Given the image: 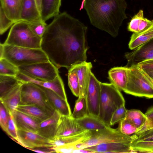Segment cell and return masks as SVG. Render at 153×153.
Returning <instances> with one entry per match:
<instances>
[{
  "label": "cell",
  "mask_w": 153,
  "mask_h": 153,
  "mask_svg": "<svg viewBox=\"0 0 153 153\" xmlns=\"http://www.w3.org/2000/svg\"><path fill=\"white\" fill-rule=\"evenodd\" d=\"M87 29L78 19L64 12L47 25L41 48L58 68L68 70L87 60Z\"/></svg>",
  "instance_id": "cell-1"
},
{
  "label": "cell",
  "mask_w": 153,
  "mask_h": 153,
  "mask_svg": "<svg viewBox=\"0 0 153 153\" xmlns=\"http://www.w3.org/2000/svg\"><path fill=\"white\" fill-rule=\"evenodd\" d=\"M127 6L125 0H82L81 8L85 10L92 25L115 37L127 18Z\"/></svg>",
  "instance_id": "cell-2"
},
{
  "label": "cell",
  "mask_w": 153,
  "mask_h": 153,
  "mask_svg": "<svg viewBox=\"0 0 153 153\" xmlns=\"http://www.w3.org/2000/svg\"><path fill=\"white\" fill-rule=\"evenodd\" d=\"M101 95L98 117L111 126L110 121L115 111L125 101L121 91L113 84L101 82Z\"/></svg>",
  "instance_id": "cell-3"
},
{
  "label": "cell",
  "mask_w": 153,
  "mask_h": 153,
  "mask_svg": "<svg viewBox=\"0 0 153 153\" xmlns=\"http://www.w3.org/2000/svg\"><path fill=\"white\" fill-rule=\"evenodd\" d=\"M3 45V52L1 58L6 59L17 67L49 61L47 55L41 48Z\"/></svg>",
  "instance_id": "cell-4"
},
{
  "label": "cell",
  "mask_w": 153,
  "mask_h": 153,
  "mask_svg": "<svg viewBox=\"0 0 153 153\" xmlns=\"http://www.w3.org/2000/svg\"><path fill=\"white\" fill-rule=\"evenodd\" d=\"M42 37L35 34L28 23L20 21L11 27L4 44L33 48H41Z\"/></svg>",
  "instance_id": "cell-5"
},
{
  "label": "cell",
  "mask_w": 153,
  "mask_h": 153,
  "mask_svg": "<svg viewBox=\"0 0 153 153\" xmlns=\"http://www.w3.org/2000/svg\"><path fill=\"white\" fill-rule=\"evenodd\" d=\"M123 91L135 96L153 98V86L138 65L128 67V81Z\"/></svg>",
  "instance_id": "cell-6"
},
{
  "label": "cell",
  "mask_w": 153,
  "mask_h": 153,
  "mask_svg": "<svg viewBox=\"0 0 153 153\" xmlns=\"http://www.w3.org/2000/svg\"><path fill=\"white\" fill-rule=\"evenodd\" d=\"M91 136L87 140L77 144V149H84L98 144L113 142H131L136 140L138 135H126L118 130L110 127L101 130L92 131Z\"/></svg>",
  "instance_id": "cell-7"
},
{
  "label": "cell",
  "mask_w": 153,
  "mask_h": 153,
  "mask_svg": "<svg viewBox=\"0 0 153 153\" xmlns=\"http://www.w3.org/2000/svg\"><path fill=\"white\" fill-rule=\"evenodd\" d=\"M19 105H34L54 113L55 110L50 103L42 87L30 82H23L20 92Z\"/></svg>",
  "instance_id": "cell-8"
},
{
  "label": "cell",
  "mask_w": 153,
  "mask_h": 153,
  "mask_svg": "<svg viewBox=\"0 0 153 153\" xmlns=\"http://www.w3.org/2000/svg\"><path fill=\"white\" fill-rule=\"evenodd\" d=\"M18 67L19 72L32 79L43 81L53 80L59 74L58 68L49 60Z\"/></svg>",
  "instance_id": "cell-9"
},
{
  "label": "cell",
  "mask_w": 153,
  "mask_h": 153,
  "mask_svg": "<svg viewBox=\"0 0 153 153\" xmlns=\"http://www.w3.org/2000/svg\"><path fill=\"white\" fill-rule=\"evenodd\" d=\"M101 82L91 72L86 99L89 114L98 117L101 95Z\"/></svg>",
  "instance_id": "cell-10"
},
{
  "label": "cell",
  "mask_w": 153,
  "mask_h": 153,
  "mask_svg": "<svg viewBox=\"0 0 153 153\" xmlns=\"http://www.w3.org/2000/svg\"><path fill=\"white\" fill-rule=\"evenodd\" d=\"M17 129V142L28 149L36 148H51L50 140L38 134L29 131Z\"/></svg>",
  "instance_id": "cell-11"
},
{
  "label": "cell",
  "mask_w": 153,
  "mask_h": 153,
  "mask_svg": "<svg viewBox=\"0 0 153 153\" xmlns=\"http://www.w3.org/2000/svg\"><path fill=\"white\" fill-rule=\"evenodd\" d=\"M127 61L126 65L129 67L137 65L147 60L153 59V38L125 55Z\"/></svg>",
  "instance_id": "cell-12"
},
{
  "label": "cell",
  "mask_w": 153,
  "mask_h": 153,
  "mask_svg": "<svg viewBox=\"0 0 153 153\" xmlns=\"http://www.w3.org/2000/svg\"><path fill=\"white\" fill-rule=\"evenodd\" d=\"M16 78L23 82H30L52 90L63 99L67 100L62 80L59 74L54 79L48 81H43L30 78L19 72Z\"/></svg>",
  "instance_id": "cell-13"
},
{
  "label": "cell",
  "mask_w": 153,
  "mask_h": 153,
  "mask_svg": "<svg viewBox=\"0 0 153 153\" xmlns=\"http://www.w3.org/2000/svg\"><path fill=\"white\" fill-rule=\"evenodd\" d=\"M85 131L71 116H61L59 120L55 138L68 137Z\"/></svg>",
  "instance_id": "cell-14"
},
{
  "label": "cell",
  "mask_w": 153,
  "mask_h": 153,
  "mask_svg": "<svg viewBox=\"0 0 153 153\" xmlns=\"http://www.w3.org/2000/svg\"><path fill=\"white\" fill-rule=\"evenodd\" d=\"M131 142H113L88 147L84 148L93 153H132Z\"/></svg>",
  "instance_id": "cell-15"
},
{
  "label": "cell",
  "mask_w": 153,
  "mask_h": 153,
  "mask_svg": "<svg viewBox=\"0 0 153 153\" xmlns=\"http://www.w3.org/2000/svg\"><path fill=\"white\" fill-rule=\"evenodd\" d=\"M61 116L55 110L51 117L40 123L37 133L49 140L54 139Z\"/></svg>",
  "instance_id": "cell-16"
},
{
  "label": "cell",
  "mask_w": 153,
  "mask_h": 153,
  "mask_svg": "<svg viewBox=\"0 0 153 153\" xmlns=\"http://www.w3.org/2000/svg\"><path fill=\"white\" fill-rule=\"evenodd\" d=\"M128 67L126 66L112 68L108 72L111 83L120 91H124L128 81Z\"/></svg>",
  "instance_id": "cell-17"
},
{
  "label": "cell",
  "mask_w": 153,
  "mask_h": 153,
  "mask_svg": "<svg viewBox=\"0 0 153 153\" xmlns=\"http://www.w3.org/2000/svg\"><path fill=\"white\" fill-rule=\"evenodd\" d=\"M92 68L91 63L86 61L76 65L79 87L80 93L79 97H86L90 82Z\"/></svg>",
  "instance_id": "cell-18"
},
{
  "label": "cell",
  "mask_w": 153,
  "mask_h": 153,
  "mask_svg": "<svg viewBox=\"0 0 153 153\" xmlns=\"http://www.w3.org/2000/svg\"><path fill=\"white\" fill-rule=\"evenodd\" d=\"M12 114L17 129L37 133L40 122L17 110Z\"/></svg>",
  "instance_id": "cell-19"
},
{
  "label": "cell",
  "mask_w": 153,
  "mask_h": 153,
  "mask_svg": "<svg viewBox=\"0 0 153 153\" xmlns=\"http://www.w3.org/2000/svg\"><path fill=\"white\" fill-rule=\"evenodd\" d=\"M23 0H0V6L7 16L14 23L21 21Z\"/></svg>",
  "instance_id": "cell-20"
},
{
  "label": "cell",
  "mask_w": 153,
  "mask_h": 153,
  "mask_svg": "<svg viewBox=\"0 0 153 153\" xmlns=\"http://www.w3.org/2000/svg\"><path fill=\"white\" fill-rule=\"evenodd\" d=\"M42 87L55 110L58 112L61 116H71V108L67 100L62 98L52 90Z\"/></svg>",
  "instance_id": "cell-21"
},
{
  "label": "cell",
  "mask_w": 153,
  "mask_h": 153,
  "mask_svg": "<svg viewBox=\"0 0 153 153\" xmlns=\"http://www.w3.org/2000/svg\"><path fill=\"white\" fill-rule=\"evenodd\" d=\"M42 20L35 0H23L21 13V21L30 23Z\"/></svg>",
  "instance_id": "cell-22"
},
{
  "label": "cell",
  "mask_w": 153,
  "mask_h": 153,
  "mask_svg": "<svg viewBox=\"0 0 153 153\" xmlns=\"http://www.w3.org/2000/svg\"><path fill=\"white\" fill-rule=\"evenodd\" d=\"M75 120L85 130H97L105 129L111 126L101 120L98 117L89 114Z\"/></svg>",
  "instance_id": "cell-23"
},
{
  "label": "cell",
  "mask_w": 153,
  "mask_h": 153,
  "mask_svg": "<svg viewBox=\"0 0 153 153\" xmlns=\"http://www.w3.org/2000/svg\"><path fill=\"white\" fill-rule=\"evenodd\" d=\"M16 110L25 114L40 122L49 118L54 113L34 105H19Z\"/></svg>",
  "instance_id": "cell-24"
},
{
  "label": "cell",
  "mask_w": 153,
  "mask_h": 153,
  "mask_svg": "<svg viewBox=\"0 0 153 153\" xmlns=\"http://www.w3.org/2000/svg\"><path fill=\"white\" fill-rule=\"evenodd\" d=\"M152 21L144 17L143 11L140 10L132 18L128 24V30L136 34L146 30L152 25Z\"/></svg>",
  "instance_id": "cell-25"
},
{
  "label": "cell",
  "mask_w": 153,
  "mask_h": 153,
  "mask_svg": "<svg viewBox=\"0 0 153 153\" xmlns=\"http://www.w3.org/2000/svg\"><path fill=\"white\" fill-rule=\"evenodd\" d=\"M62 0H42L41 16L45 22L59 14Z\"/></svg>",
  "instance_id": "cell-26"
},
{
  "label": "cell",
  "mask_w": 153,
  "mask_h": 153,
  "mask_svg": "<svg viewBox=\"0 0 153 153\" xmlns=\"http://www.w3.org/2000/svg\"><path fill=\"white\" fill-rule=\"evenodd\" d=\"M22 84L17 86L4 98L0 99V101L3 104L9 114H12L20 104L21 88Z\"/></svg>",
  "instance_id": "cell-27"
},
{
  "label": "cell",
  "mask_w": 153,
  "mask_h": 153,
  "mask_svg": "<svg viewBox=\"0 0 153 153\" xmlns=\"http://www.w3.org/2000/svg\"><path fill=\"white\" fill-rule=\"evenodd\" d=\"M92 131L85 130L73 135L50 140L53 147L68 144L79 143L88 139L91 135Z\"/></svg>",
  "instance_id": "cell-28"
},
{
  "label": "cell",
  "mask_w": 153,
  "mask_h": 153,
  "mask_svg": "<svg viewBox=\"0 0 153 153\" xmlns=\"http://www.w3.org/2000/svg\"><path fill=\"white\" fill-rule=\"evenodd\" d=\"M23 83L15 76L0 75V99Z\"/></svg>",
  "instance_id": "cell-29"
},
{
  "label": "cell",
  "mask_w": 153,
  "mask_h": 153,
  "mask_svg": "<svg viewBox=\"0 0 153 153\" xmlns=\"http://www.w3.org/2000/svg\"><path fill=\"white\" fill-rule=\"evenodd\" d=\"M152 21V25L146 30L138 34L133 33L128 44L130 49L134 50L153 38V20Z\"/></svg>",
  "instance_id": "cell-30"
},
{
  "label": "cell",
  "mask_w": 153,
  "mask_h": 153,
  "mask_svg": "<svg viewBox=\"0 0 153 153\" xmlns=\"http://www.w3.org/2000/svg\"><path fill=\"white\" fill-rule=\"evenodd\" d=\"M76 65L68 69V85L71 92L74 96L78 97L80 93L79 87Z\"/></svg>",
  "instance_id": "cell-31"
},
{
  "label": "cell",
  "mask_w": 153,
  "mask_h": 153,
  "mask_svg": "<svg viewBox=\"0 0 153 153\" xmlns=\"http://www.w3.org/2000/svg\"><path fill=\"white\" fill-rule=\"evenodd\" d=\"M88 114L86 97H78L76 102L71 117L76 120L83 117Z\"/></svg>",
  "instance_id": "cell-32"
},
{
  "label": "cell",
  "mask_w": 153,
  "mask_h": 153,
  "mask_svg": "<svg viewBox=\"0 0 153 153\" xmlns=\"http://www.w3.org/2000/svg\"><path fill=\"white\" fill-rule=\"evenodd\" d=\"M125 118L131 121L138 130L143 125L147 119L145 114L137 109L127 110Z\"/></svg>",
  "instance_id": "cell-33"
},
{
  "label": "cell",
  "mask_w": 153,
  "mask_h": 153,
  "mask_svg": "<svg viewBox=\"0 0 153 153\" xmlns=\"http://www.w3.org/2000/svg\"><path fill=\"white\" fill-rule=\"evenodd\" d=\"M131 147L133 152L153 153V141L135 140Z\"/></svg>",
  "instance_id": "cell-34"
},
{
  "label": "cell",
  "mask_w": 153,
  "mask_h": 153,
  "mask_svg": "<svg viewBox=\"0 0 153 153\" xmlns=\"http://www.w3.org/2000/svg\"><path fill=\"white\" fill-rule=\"evenodd\" d=\"M19 72L17 67L5 58H0V75L16 76Z\"/></svg>",
  "instance_id": "cell-35"
},
{
  "label": "cell",
  "mask_w": 153,
  "mask_h": 153,
  "mask_svg": "<svg viewBox=\"0 0 153 153\" xmlns=\"http://www.w3.org/2000/svg\"><path fill=\"white\" fill-rule=\"evenodd\" d=\"M117 129L121 133L126 135L134 134L138 130L131 121L125 118L119 122Z\"/></svg>",
  "instance_id": "cell-36"
},
{
  "label": "cell",
  "mask_w": 153,
  "mask_h": 153,
  "mask_svg": "<svg viewBox=\"0 0 153 153\" xmlns=\"http://www.w3.org/2000/svg\"><path fill=\"white\" fill-rule=\"evenodd\" d=\"M147 119L143 125L134 133L138 135L141 133L153 128V107L149 109L145 113Z\"/></svg>",
  "instance_id": "cell-37"
},
{
  "label": "cell",
  "mask_w": 153,
  "mask_h": 153,
  "mask_svg": "<svg viewBox=\"0 0 153 153\" xmlns=\"http://www.w3.org/2000/svg\"><path fill=\"white\" fill-rule=\"evenodd\" d=\"M29 26L33 33L36 35L42 37L47 27L45 22L41 20L29 23Z\"/></svg>",
  "instance_id": "cell-38"
},
{
  "label": "cell",
  "mask_w": 153,
  "mask_h": 153,
  "mask_svg": "<svg viewBox=\"0 0 153 153\" xmlns=\"http://www.w3.org/2000/svg\"><path fill=\"white\" fill-rule=\"evenodd\" d=\"M127 110L123 105L117 108L113 113L110 121V126L119 122L126 117Z\"/></svg>",
  "instance_id": "cell-39"
},
{
  "label": "cell",
  "mask_w": 153,
  "mask_h": 153,
  "mask_svg": "<svg viewBox=\"0 0 153 153\" xmlns=\"http://www.w3.org/2000/svg\"><path fill=\"white\" fill-rule=\"evenodd\" d=\"M14 22L6 15L2 7L0 6V34H3Z\"/></svg>",
  "instance_id": "cell-40"
},
{
  "label": "cell",
  "mask_w": 153,
  "mask_h": 153,
  "mask_svg": "<svg viewBox=\"0 0 153 153\" xmlns=\"http://www.w3.org/2000/svg\"><path fill=\"white\" fill-rule=\"evenodd\" d=\"M11 137L17 142L18 137L17 129L14 120L13 115L9 114V119L8 124L6 132Z\"/></svg>",
  "instance_id": "cell-41"
},
{
  "label": "cell",
  "mask_w": 153,
  "mask_h": 153,
  "mask_svg": "<svg viewBox=\"0 0 153 153\" xmlns=\"http://www.w3.org/2000/svg\"><path fill=\"white\" fill-rule=\"evenodd\" d=\"M9 113L3 104L0 101V125L2 129L5 132L8 124Z\"/></svg>",
  "instance_id": "cell-42"
},
{
  "label": "cell",
  "mask_w": 153,
  "mask_h": 153,
  "mask_svg": "<svg viewBox=\"0 0 153 153\" xmlns=\"http://www.w3.org/2000/svg\"><path fill=\"white\" fill-rule=\"evenodd\" d=\"M77 143L65 144L59 146L55 147H51L55 152L58 153H73L74 151L76 148V145Z\"/></svg>",
  "instance_id": "cell-43"
},
{
  "label": "cell",
  "mask_w": 153,
  "mask_h": 153,
  "mask_svg": "<svg viewBox=\"0 0 153 153\" xmlns=\"http://www.w3.org/2000/svg\"><path fill=\"white\" fill-rule=\"evenodd\" d=\"M136 140L153 141V128L138 135L137 139Z\"/></svg>",
  "instance_id": "cell-44"
},
{
  "label": "cell",
  "mask_w": 153,
  "mask_h": 153,
  "mask_svg": "<svg viewBox=\"0 0 153 153\" xmlns=\"http://www.w3.org/2000/svg\"><path fill=\"white\" fill-rule=\"evenodd\" d=\"M137 65L144 71H153V59L142 62Z\"/></svg>",
  "instance_id": "cell-45"
},
{
  "label": "cell",
  "mask_w": 153,
  "mask_h": 153,
  "mask_svg": "<svg viewBox=\"0 0 153 153\" xmlns=\"http://www.w3.org/2000/svg\"><path fill=\"white\" fill-rule=\"evenodd\" d=\"M28 149L36 152L40 153H50L55 152V151L51 149V148H48L47 149L34 148L33 149Z\"/></svg>",
  "instance_id": "cell-46"
},
{
  "label": "cell",
  "mask_w": 153,
  "mask_h": 153,
  "mask_svg": "<svg viewBox=\"0 0 153 153\" xmlns=\"http://www.w3.org/2000/svg\"><path fill=\"white\" fill-rule=\"evenodd\" d=\"M94 153L93 152L90 150L85 149H76L74 152L73 153Z\"/></svg>",
  "instance_id": "cell-47"
},
{
  "label": "cell",
  "mask_w": 153,
  "mask_h": 153,
  "mask_svg": "<svg viewBox=\"0 0 153 153\" xmlns=\"http://www.w3.org/2000/svg\"><path fill=\"white\" fill-rule=\"evenodd\" d=\"M37 7L40 13H41L42 0H35Z\"/></svg>",
  "instance_id": "cell-48"
},
{
  "label": "cell",
  "mask_w": 153,
  "mask_h": 153,
  "mask_svg": "<svg viewBox=\"0 0 153 153\" xmlns=\"http://www.w3.org/2000/svg\"><path fill=\"white\" fill-rule=\"evenodd\" d=\"M143 71L148 75L153 80V71Z\"/></svg>",
  "instance_id": "cell-49"
},
{
  "label": "cell",
  "mask_w": 153,
  "mask_h": 153,
  "mask_svg": "<svg viewBox=\"0 0 153 153\" xmlns=\"http://www.w3.org/2000/svg\"><path fill=\"white\" fill-rule=\"evenodd\" d=\"M141 70L143 73L144 74L148 80L149 81V82L153 86V80L151 79L149 76L148 75L146 74V73L143 71L142 69Z\"/></svg>",
  "instance_id": "cell-50"
},
{
  "label": "cell",
  "mask_w": 153,
  "mask_h": 153,
  "mask_svg": "<svg viewBox=\"0 0 153 153\" xmlns=\"http://www.w3.org/2000/svg\"><path fill=\"white\" fill-rule=\"evenodd\" d=\"M3 52V45L0 44V58L2 57Z\"/></svg>",
  "instance_id": "cell-51"
}]
</instances>
